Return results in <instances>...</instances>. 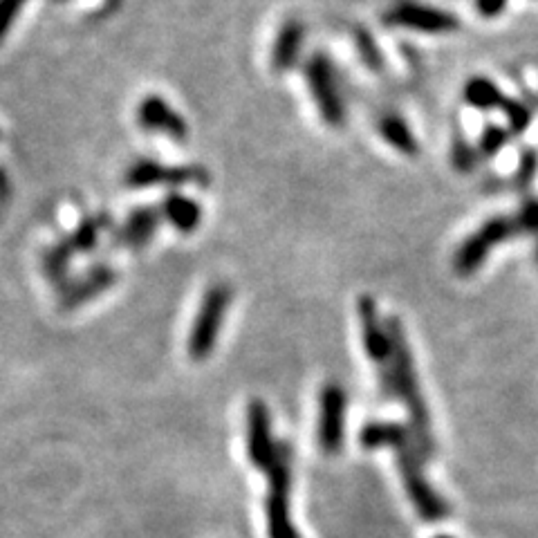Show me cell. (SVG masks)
<instances>
[{"instance_id": "cell-1", "label": "cell", "mask_w": 538, "mask_h": 538, "mask_svg": "<svg viewBox=\"0 0 538 538\" xmlns=\"http://www.w3.org/2000/svg\"><path fill=\"white\" fill-rule=\"evenodd\" d=\"M388 335H391V366H388V397H397L408 413V431H411V438L417 453H420L422 460L433 458L435 453V440H433V426H431V415L429 408H426L420 379H417L415 361L411 355V348H408L406 332L400 319H386Z\"/></svg>"}, {"instance_id": "cell-2", "label": "cell", "mask_w": 538, "mask_h": 538, "mask_svg": "<svg viewBox=\"0 0 538 538\" xmlns=\"http://www.w3.org/2000/svg\"><path fill=\"white\" fill-rule=\"evenodd\" d=\"M305 81H308L310 95L314 99V104H317L319 117L323 122L330 128L346 126L348 106L346 97H343L341 79L335 63H332L323 52L312 54L308 63H305Z\"/></svg>"}, {"instance_id": "cell-3", "label": "cell", "mask_w": 538, "mask_h": 538, "mask_svg": "<svg viewBox=\"0 0 538 538\" xmlns=\"http://www.w3.org/2000/svg\"><path fill=\"white\" fill-rule=\"evenodd\" d=\"M518 234H521V231H518V225L512 216H494L485 220L476 231H471L456 249V254H453V269H456L458 276H473L485 265V261L498 245L509 243V240L516 238Z\"/></svg>"}, {"instance_id": "cell-4", "label": "cell", "mask_w": 538, "mask_h": 538, "mask_svg": "<svg viewBox=\"0 0 538 538\" xmlns=\"http://www.w3.org/2000/svg\"><path fill=\"white\" fill-rule=\"evenodd\" d=\"M231 296H234V292H231L227 283H213L204 292L189 332V355L193 361H204L211 355L213 348L218 346V337L222 326H225Z\"/></svg>"}, {"instance_id": "cell-5", "label": "cell", "mask_w": 538, "mask_h": 538, "mask_svg": "<svg viewBox=\"0 0 538 538\" xmlns=\"http://www.w3.org/2000/svg\"><path fill=\"white\" fill-rule=\"evenodd\" d=\"M397 453V467H400V476L406 487L408 498L413 500V505L417 509L426 523H440L451 514V507L447 505L438 491L431 487V482L426 480L424 469H422V456L417 453L415 444H406Z\"/></svg>"}, {"instance_id": "cell-6", "label": "cell", "mask_w": 538, "mask_h": 538, "mask_svg": "<svg viewBox=\"0 0 538 538\" xmlns=\"http://www.w3.org/2000/svg\"><path fill=\"white\" fill-rule=\"evenodd\" d=\"M384 25L400 27L408 32L420 34H451L460 30L458 14L447 12L438 5L422 3V0H393L384 12Z\"/></svg>"}, {"instance_id": "cell-7", "label": "cell", "mask_w": 538, "mask_h": 538, "mask_svg": "<svg viewBox=\"0 0 538 538\" xmlns=\"http://www.w3.org/2000/svg\"><path fill=\"white\" fill-rule=\"evenodd\" d=\"M267 530L269 538H299L290 518V447L276 444V456L267 469Z\"/></svg>"}, {"instance_id": "cell-8", "label": "cell", "mask_w": 538, "mask_h": 538, "mask_svg": "<svg viewBox=\"0 0 538 538\" xmlns=\"http://www.w3.org/2000/svg\"><path fill=\"white\" fill-rule=\"evenodd\" d=\"M357 317L361 326V339H364V350L368 359L379 368V384L382 393L388 391V366H391V335H388L386 321H382L377 301L373 296H359L357 299Z\"/></svg>"}, {"instance_id": "cell-9", "label": "cell", "mask_w": 538, "mask_h": 538, "mask_svg": "<svg viewBox=\"0 0 538 538\" xmlns=\"http://www.w3.org/2000/svg\"><path fill=\"white\" fill-rule=\"evenodd\" d=\"M209 175L200 166H171L157 160H137L128 166L124 175L126 187L151 189V187H182V184H202L207 187Z\"/></svg>"}, {"instance_id": "cell-10", "label": "cell", "mask_w": 538, "mask_h": 538, "mask_svg": "<svg viewBox=\"0 0 538 538\" xmlns=\"http://www.w3.org/2000/svg\"><path fill=\"white\" fill-rule=\"evenodd\" d=\"M348 395L335 382L321 388L319 395V447L326 456H335L346 438Z\"/></svg>"}, {"instance_id": "cell-11", "label": "cell", "mask_w": 538, "mask_h": 538, "mask_svg": "<svg viewBox=\"0 0 538 538\" xmlns=\"http://www.w3.org/2000/svg\"><path fill=\"white\" fill-rule=\"evenodd\" d=\"M137 124L148 133L164 135L175 142L189 137V126L178 110L160 95H148L137 104Z\"/></svg>"}, {"instance_id": "cell-12", "label": "cell", "mask_w": 538, "mask_h": 538, "mask_svg": "<svg viewBox=\"0 0 538 538\" xmlns=\"http://www.w3.org/2000/svg\"><path fill=\"white\" fill-rule=\"evenodd\" d=\"M117 274L110 265H95L81 276H74L59 290L61 310H77L81 305L95 301L115 285Z\"/></svg>"}, {"instance_id": "cell-13", "label": "cell", "mask_w": 538, "mask_h": 538, "mask_svg": "<svg viewBox=\"0 0 538 538\" xmlns=\"http://www.w3.org/2000/svg\"><path fill=\"white\" fill-rule=\"evenodd\" d=\"M247 456L252 465L261 471L272 467L276 456V444L272 440V417L261 400L247 406Z\"/></svg>"}, {"instance_id": "cell-14", "label": "cell", "mask_w": 538, "mask_h": 538, "mask_svg": "<svg viewBox=\"0 0 538 538\" xmlns=\"http://www.w3.org/2000/svg\"><path fill=\"white\" fill-rule=\"evenodd\" d=\"M160 222H162L160 209H155V207L133 209L122 222V227L117 229V234H115L117 245L128 247V249L146 247L155 238Z\"/></svg>"}, {"instance_id": "cell-15", "label": "cell", "mask_w": 538, "mask_h": 538, "mask_svg": "<svg viewBox=\"0 0 538 538\" xmlns=\"http://www.w3.org/2000/svg\"><path fill=\"white\" fill-rule=\"evenodd\" d=\"M305 43V25L299 18H287L278 30L274 45H272V70L276 74H283L296 66V61L301 57Z\"/></svg>"}, {"instance_id": "cell-16", "label": "cell", "mask_w": 538, "mask_h": 538, "mask_svg": "<svg viewBox=\"0 0 538 538\" xmlns=\"http://www.w3.org/2000/svg\"><path fill=\"white\" fill-rule=\"evenodd\" d=\"M160 216L180 234H193L202 222V207L182 193H169L160 207Z\"/></svg>"}, {"instance_id": "cell-17", "label": "cell", "mask_w": 538, "mask_h": 538, "mask_svg": "<svg viewBox=\"0 0 538 538\" xmlns=\"http://www.w3.org/2000/svg\"><path fill=\"white\" fill-rule=\"evenodd\" d=\"M377 131L379 135H382L384 142L400 155L413 157L420 153V142H417L413 128L408 126V122L400 113H391V110H386V113L379 115Z\"/></svg>"}, {"instance_id": "cell-18", "label": "cell", "mask_w": 538, "mask_h": 538, "mask_svg": "<svg viewBox=\"0 0 538 538\" xmlns=\"http://www.w3.org/2000/svg\"><path fill=\"white\" fill-rule=\"evenodd\" d=\"M361 447L368 451L375 449H393L400 451L406 444H411V431L408 426L397 422H370L364 426V431L359 435Z\"/></svg>"}, {"instance_id": "cell-19", "label": "cell", "mask_w": 538, "mask_h": 538, "mask_svg": "<svg viewBox=\"0 0 538 538\" xmlns=\"http://www.w3.org/2000/svg\"><path fill=\"white\" fill-rule=\"evenodd\" d=\"M462 97H465V101L473 110H482V113H485V110H500V106H503L507 99L503 95V90L487 77L469 79Z\"/></svg>"}, {"instance_id": "cell-20", "label": "cell", "mask_w": 538, "mask_h": 538, "mask_svg": "<svg viewBox=\"0 0 538 538\" xmlns=\"http://www.w3.org/2000/svg\"><path fill=\"white\" fill-rule=\"evenodd\" d=\"M74 252L68 245V240H61L54 247H50L43 256V272L54 287H61L70 281V265H72Z\"/></svg>"}, {"instance_id": "cell-21", "label": "cell", "mask_w": 538, "mask_h": 538, "mask_svg": "<svg viewBox=\"0 0 538 538\" xmlns=\"http://www.w3.org/2000/svg\"><path fill=\"white\" fill-rule=\"evenodd\" d=\"M106 222L101 218H86L81 225L72 231V234L66 238L68 245L72 247L74 254H88L92 249L97 247L101 231H104Z\"/></svg>"}, {"instance_id": "cell-22", "label": "cell", "mask_w": 538, "mask_h": 538, "mask_svg": "<svg viewBox=\"0 0 538 538\" xmlns=\"http://www.w3.org/2000/svg\"><path fill=\"white\" fill-rule=\"evenodd\" d=\"M500 113L505 115V122H507V131L512 135H521L527 131V126H530L532 122V115L530 110H527L523 104H518V101L514 99H505V104L500 106Z\"/></svg>"}, {"instance_id": "cell-23", "label": "cell", "mask_w": 538, "mask_h": 538, "mask_svg": "<svg viewBox=\"0 0 538 538\" xmlns=\"http://www.w3.org/2000/svg\"><path fill=\"white\" fill-rule=\"evenodd\" d=\"M509 137H512V133L507 131V126H487L485 131H482L480 135V142H478V155L482 157H494L500 148H505Z\"/></svg>"}, {"instance_id": "cell-24", "label": "cell", "mask_w": 538, "mask_h": 538, "mask_svg": "<svg viewBox=\"0 0 538 538\" xmlns=\"http://www.w3.org/2000/svg\"><path fill=\"white\" fill-rule=\"evenodd\" d=\"M355 43H357V50L361 54V59L366 61L368 68H373V70H382L384 68V57H382V52H379L377 43L373 41V36L361 30L355 36Z\"/></svg>"}, {"instance_id": "cell-25", "label": "cell", "mask_w": 538, "mask_h": 538, "mask_svg": "<svg viewBox=\"0 0 538 538\" xmlns=\"http://www.w3.org/2000/svg\"><path fill=\"white\" fill-rule=\"evenodd\" d=\"M451 160L460 171H473L480 160L478 148L465 142V139H456V144H453V148H451Z\"/></svg>"}, {"instance_id": "cell-26", "label": "cell", "mask_w": 538, "mask_h": 538, "mask_svg": "<svg viewBox=\"0 0 538 538\" xmlns=\"http://www.w3.org/2000/svg\"><path fill=\"white\" fill-rule=\"evenodd\" d=\"M27 0H0V43L5 41L7 32L12 30L16 16L23 12Z\"/></svg>"}, {"instance_id": "cell-27", "label": "cell", "mask_w": 538, "mask_h": 538, "mask_svg": "<svg viewBox=\"0 0 538 538\" xmlns=\"http://www.w3.org/2000/svg\"><path fill=\"white\" fill-rule=\"evenodd\" d=\"M518 231L521 234H536L538 236V200H530L523 204V209L518 211V216L514 218Z\"/></svg>"}, {"instance_id": "cell-28", "label": "cell", "mask_w": 538, "mask_h": 538, "mask_svg": "<svg viewBox=\"0 0 538 538\" xmlns=\"http://www.w3.org/2000/svg\"><path fill=\"white\" fill-rule=\"evenodd\" d=\"M509 0H473L478 16L482 21H496L498 16L505 14Z\"/></svg>"}, {"instance_id": "cell-29", "label": "cell", "mask_w": 538, "mask_h": 538, "mask_svg": "<svg viewBox=\"0 0 538 538\" xmlns=\"http://www.w3.org/2000/svg\"><path fill=\"white\" fill-rule=\"evenodd\" d=\"M536 166H538V162H536V157H534L532 153L527 155L525 160L521 162V178H523L525 182H530V178L536 173Z\"/></svg>"}, {"instance_id": "cell-30", "label": "cell", "mask_w": 538, "mask_h": 538, "mask_svg": "<svg viewBox=\"0 0 538 538\" xmlns=\"http://www.w3.org/2000/svg\"><path fill=\"white\" fill-rule=\"evenodd\" d=\"M435 538H453V536H435Z\"/></svg>"}]
</instances>
